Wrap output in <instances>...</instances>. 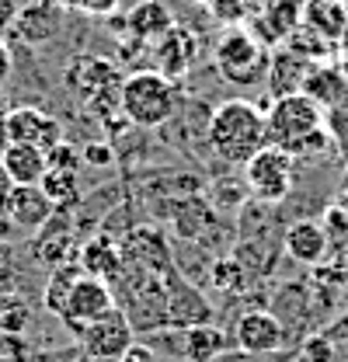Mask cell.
<instances>
[{
	"mask_svg": "<svg viewBox=\"0 0 348 362\" xmlns=\"http://www.w3.org/2000/svg\"><path fill=\"white\" fill-rule=\"evenodd\" d=\"M303 352L310 362H331L335 359V345L327 341V334H313V338L303 345Z\"/></svg>",
	"mask_w": 348,
	"mask_h": 362,
	"instance_id": "29",
	"label": "cell"
},
{
	"mask_svg": "<svg viewBox=\"0 0 348 362\" xmlns=\"http://www.w3.org/2000/svg\"><path fill=\"white\" fill-rule=\"evenodd\" d=\"M81 157H84L87 164H94V168H105V164H112V146H105V143H91Z\"/></svg>",
	"mask_w": 348,
	"mask_h": 362,
	"instance_id": "32",
	"label": "cell"
},
{
	"mask_svg": "<svg viewBox=\"0 0 348 362\" xmlns=\"http://www.w3.org/2000/svg\"><path fill=\"white\" fill-rule=\"evenodd\" d=\"M286 255L300 265H320L331 258V244L317 220H296L286 230Z\"/></svg>",
	"mask_w": 348,
	"mask_h": 362,
	"instance_id": "14",
	"label": "cell"
},
{
	"mask_svg": "<svg viewBox=\"0 0 348 362\" xmlns=\"http://www.w3.org/2000/svg\"><path fill=\"white\" fill-rule=\"evenodd\" d=\"M188 4H206V0H188Z\"/></svg>",
	"mask_w": 348,
	"mask_h": 362,
	"instance_id": "44",
	"label": "cell"
},
{
	"mask_svg": "<svg viewBox=\"0 0 348 362\" xmlns=\"http://www.w3.org/2000/svg\"><path fill=\"white\" fill-rule=\"evenodd\" d=\"M119 105H122V115L132 126L153 129V126H164L174 115L178 90H174L171 77H164L161 70H139V74H129L122 81Z\"/></svg>",
	"mask_w": 348,
	"mask_h": 362,
	"instance_id": "3",
	"label": "cell"
},
{
	"mask_svg": "<svg viewBox=\"0 0 348 362\" xmlns=\"http://www.w3.org/2000/svg\"><path fill=\"white\" fill-rule=\"evenodd\" d=\"M310 66H313V59L293 52L289 45L272 49V56H268V74H265V84L272 90V98H282V94H293V90L303 88V77L310 74Z\"/></svg>",
	"mask_w": 348,
	"mask_h": 362,
	"instance_id": "12",
	"label": "cell"
},
{
	"mask_svg": "<svg viewBox=\"0 0 348 362\" xmlns=\"http://www.w3.org/2000/svg\"><path fill=\"white\" fill-rule=\"evenodd\" d=\"M11 146V133H7V112H0V153Z\"/></svg>",
	"mask_w": 348,
	"mask_h": 362,
	"instance_id": "38",
	"label": "cell"
},
{
	"mask_svg": "<svg viewBox=\"0 0 348 362\" xmlns=\"http://www.w3.org/2000/svg\"><path fill=\"white\" fill-rule=\"evenodd\" d=\"M324 237H327V244H331V255L338 251V247H345L348 244V209L338 202V206H331L327 213H324Z\"/></svg>",
	"mask_w": 348,
	"mask_h": 362,
	"instance_id": "25",
	"label": "cell"
},
{
	"mask_svg": "<svg viewBox=\"0 0 348 362\" xmlns=\"http://www.w3.org/2000/svg\"><path fill=\"white\" fill-rule=\"evenodd\" d=\"M286 45H289L293 52L306 56V59H313V63H320V56H327V52L335 49V45L327 42V39H320V35H317L310 25H303V21H300V25H296V32L286 39Z\"/></svg>",
	"mask_w": 348,
	"mask_h": 362,
	"instance_id": "23",
	"label": "cell"
},
{
	"mask_svg": "<svg viewBox=\"0 0 348 362\" xmlns=\"http://www.w3.org/2000/svg\"><path fill=\"white\" fill-rule=\"evenodd\" d=\"M174 25L171 11L161 0H143L129 11V35H136L139 42H157L168 28Z\"/></svg>",
	"mask_w": 348,
	"mask_h": 362,
	"instance_id": "19",
	"label": "cell"
},
{
	"mask_svg": "<svg viewBox=\"0 0 348 362\" xmlns=\"http://www.w3.org/2000/svg\"><path fill=\"white\" fill-rule=\"evenodd\" d=\"M324 126H327L331 139H338V143H345L348 146V98L342 101V105H335V108L324 112Z\"/></svg>",
	"mask_w": 348,
	"mask_h": 362,
	"instance_id": "28",
	"label": "cell"
},
{
	"mask_svg": "<svg viewBox=\"0 0 348 362\" xmlns=\"http://www.w3.org/2000/svg\"><path fill=\"white\" fill-rule=\"evenodd\" d=\"M157 63H161V74L164 77H181L188 66H192V56H195V35L188 32V28H181V25H171L161 39H157Z\"/></svg>",
	"mask_w": 348,
	"mask_h": 362,
	"instance_id": "15",
	"label": "cell"
},
{
	"mask_svg": "<svg viewBox=\"0 0 348 362\" xmlns=\"http://www.w3.org/2000/svg\"><path fill=\"white\" fill-rule=\"evenodd\" d=\"M268 56L272 49L261 45L244 25L237 28H226L219 35L216 49H213V63H216V74L226 84H240V88H251V84H265V74H268Z\"/></svg>",
	"mask_w": 348,
	"mask_h": 362,
	"instance_id": "4",
	"label": "cell"
},
{
	"mask_svg": "<svg viewBox=\"0 0 348 362\" xmlns=\"http://www.w3.org/2000/svg\"><path fill=\"white\" fill-rule=\"evenodd\" d=\"M0 362H4V359H0Z\"/></svg>",
	"mask_w": 348,
	"mask_h": 362,
	"instance_id": "46",
	"label": "cell"
},
{
	"mask_svg": "<svg viewBox=\"0 0 348 362\" xmlns=\"http://www.w3.org/2000/svg\"><path fill=\"white\" fill-rule=\"evenodd\" d=\"M45 160H49V168H56V171H70V175H77V164H81V153L63 139V143H56L52 150H45Z\"/></svg>",
	"mask_w": 348,
	"mask_h": 362,
	"instance_id": "27",
	"label": "cell"
},
{
	"mask_svg": "<svg viewBox=\"0 0 348 362\" xmlns=\"http://www.w3.org/2000/svg\"><path fill=\"white\" fill-rule=\"evenodd\" d=\"M335 52H338V56H342V52H348V28L342 32V39L335 42Z\"/></svg>",
	"mask_w": 348,
	"mask_h": 362,
	"instance_id": "41",
	"label": "cell"
},
{
	"mask_svg": "<svg viewBox=\"0 0 348 362\" xmlns=\"http://www.w3.org/2000/svg\"><path fill=\"white\" fill-rule=\"evenodd\" d=\"M77 265H81L84 275H91V279L112 282V279L122 275V251H119L115 240H108V237H91L84 247L77 251Z\"/></svg>",
	"mask_w": 348,
	"mask_h": 362,
	"instance_id": "16",
	"label": "cell"
},
{
	"mask_svg": "<svg viewBox=\"0 0 348 362\" xmlns=\"http://www.w3.org/2000/svg\"><path fill=\"white\" fill-rule=\"evenodd\" d=\"M248 188L261 202H286L293 192V157L279 146H261L244 164Z\"/></svg>",
	"mask_w": 348,
	"mask_h": 362,
	"instance_id": "5",
	"label": "cell"
},
{
	"mask_svg": "<svg viewBox=\"0 0 348 362\" xmlns=\"http://www.w3.org/2000/svg\"><path fill=\"white\" fill-rule=\"evenodd\" d=\"M119 362H157V352L150 345H143V341H132L129 349L119 356Z\"/></svg>",
	"mask_w": 348,
	"mask_h": 362,
	"instance_id": "31",
	"label": "cell"
},
{
	"mask_svg": "<svg viewBox=\"0 0 348 362\" xmlns=\"http://www.w3.org/2000/svg\"><path fill=\"white\" fill-rule=\"evenodd\" d=\"M56 4H59L63 11H84L87 0H56Z\"/></svg>",
	"mask_w": 348,
	"mask_h": 362,
	"instance_id": "39",
	"label": "cell"
},
{
	"mask_svg": "<svg viewBox=\"0 0 348 362\" xmlns=\"http://www.w3.org/2000/svg\"><path fill=\"white\" fill-rule=\"evenodd\" d=\"M0 160H4V171H7L11 185H39L45 175V168H49L45 150L28 146V143H11V146L0 153Z\"/></svg>",
	"mask_w": 348,
	"mask_h": 362,
	"instance_id": "17",
	"label": "cell"
},
{
	"mask_svg": "<svg viewBox=\"0 0 348 362\" xmlns=\"http://www.w3.org/2000/svg\"><path fill=\"white\" fill-rule=\"evenodd\" d=\"M14 18H18V0H0V35L14 28Z\"/></svg>",
	"mask_w": 348,
	"mask_h": 362,
	"instance_id": "34",
	"label": "cell"
},
{
	"mask_svg": "<svg viewBox=\"0 0 348 362\" xmlns=\"http://www.w3.org/2000/svg\"><path fill=\"white\" fill-rule=\"evenodd\" d=\"M39 188H42L45 195H49V202H52V206H63V202L77 199V178H74L70 171H56V168H45L42 181H39Z\"/></svg>",
	"mask_w": 348,
	"mask_h": 362,
	"instance_id": "24",
	"label": "cell"
},
{
	"mask_svg": "<svg viewBox=\"0 0 348 362\" xmlns=\"http://www.w3.org/2000/svg\"><path fill=\"white\" fill-rule=\"evenodd\" d=\"M81 275H84V269H81L77 262H70V258L59 262V265H52V272H49V279H45V286H42V307L49 314L59 317L66 296H70V289L77 286Z\"/></svg>",
	"mask_w": 348,
	"mask_h": 362,
	"instance_id": "21",
	"label": "cell"
},
{
	"mask_svg": "<svg viewBox=\"0 0 348 362\" xmlns=\"http://www.w3.org/2000/svg\"><path fill=\"white\" fill-rule=\"evenodd\" d=\"M338 66L345 70V77H348V52H342V59H338Z\"/></svg>",
	"mask_w": 348,
	"mask_h": 362,
	"instance_id": "42",
	"label": "cell"
},
{
	"mask_svg": "<svg viewBox=\"0 0 348 362\" xmlns=\"http://www.w3.org/2000/svg\"><path fill=\"white\" fill-rule=\"evenodd\" d=\"M7 192H11V178H7L4 160H0V216H4V206H7Z\"/></svg>",
	"mask_w": 348,
	"mask_h": 362,
	"instance_id": "37",
	"label": "cell"
},
{
	"mask_svg": "<svg viewBox=\"0 0 348 362\" xmlns=\"http://www.w3.org/2000/svg\"><path fill=\"white\" fill-rule=\"evenodd\" d=\"M206 139L213 146L223 164L244 168L261 146H268L265 139V112L248 98H230L213 108L209 126H206Z\"/></svg>",
	"mask_w": 348,
	"mask_h": 362,
	"instance_id": "1",
	"label": "cell"
},
{
	"mask_svg": "<svg viewBox=\"0 0 348 362\" xmlns=\"http://www.w3.org/2000/svg\"><path fill=\"white\" fill-rule=\"evenodd\" d=\"M213 275H216L219 289H233V286H240V279H244L240 265H233V262H219L216 269H213Z\"/></svg>",
	"mask_w": 348,
	"mask_h": 362,
	"instance_id": "30",
	"label": "cell"
},
{
	"mask_svg": "<svg viewBox=\"0 0 348 362\" xmlns=\"http://www.w3.org/2000/svg\"><path fill=\"white\" fill-rule=\"evenodd\" d=\"M115 307V296H112V286L101 282V279H91V275H81L77 286L70 289L63 310H59V320L66 331L81 334L87 324H94L101 314H108Z\"/></svg>",
	"mask_w": 348,
	"mask_h": 362,
	"instance_id": "7",
	"label": "cell"
},
{
	"mask_svg": "<svg viewBox=\"0 0 348 362\" xmlns=\"http://www.w3.org/2000/svg\"><path fill=\"white\" fill-rule=\"evenodd\" d=\"M244 352L251 356H265V352H275L282 349L286 341V327L279 324V317L268 314V310H248L233 320V334H230Z\"/></svg>",
	"mask_w": 348,
	"mask_h": 362,
	"instance_id": "9",
	"label": "cell"
},
{
	"mask_svg": "<svg viewBox=\"0 0 348 362\" xmlns=\"http://www.w3.org/2000/svg\"><path fill=\"white\" fill-rule=\"evenodd\" d=\"M272 4H279V0H248V14H251V11H261V7H272Z\"/></svg>",
	"mask_w": 348,
	"mask_h": 362,
	"instance_id": "40",
	"label": "cell"
},
{
	"mask_svg": "<svg viewBox=\"0 0 348 362\" xmlns=\"http://www.w3.org/2000/svg\"><path fill=\"white\" fill-rule=\"evenodd\" d=\"M303 25H310L320 39L335 45L342 39V32L348 28V18H345V7L335 4V0H306L303 4Z\"/></svg>",
	"mask_w": 348,
	"mask_h": 362,
	"instance_id": "20",
	"label": "cell"
},
{
	"mask_svg": "<svg viewBox=\"0 0 348 362\" xmlns=\"http://www.w3.org/2000/svg\"><path fill=\"white\" fill-rule=\"evenodd\" d=\"M335 4H342V0H335Z\"/></svg>",
	"mask_w": 348,
	"mask_h": 362,
	"instance_id": "45",
	"label": "cell"
},
{
	"mask_svg": "<svg viewBox=\"0 0 348 362\" xmlns=\"http://www.w3.org/2000/svg\"><path fill=\"white\" fill-rule=\"evenodd\" d=\"M342 7H345V18H348V0H342Z\"/></svg>",
	"mask_w": 348,
	"mask_h": 362,
	"instance_id": "43",
	"label": "cell"
},
{
	"mask_svg": "<svg viewBox=\"0 0 348 362\" xmlns=\"http://www.w3.org/2000/svg\"><path fill=\"white\" fill-rule=\"evenodd\" d=\"M324 334H327V341H331L335 349H348V314L338 317V320H335Z\"/></svg>",
	"mask_w": 348,
	"mask_h": 362,
	"instance_id": "33",
	"label": "cell"
},
{
	"mask_svg": "<svg viewBox=\"0 0 348 362\" xmlns=\"http://www.w3.org/2000/svg\"><path fill=\"white\" fill-rule=\"evenodd\" d=\"M320 129H324V108L313 105L303 90L272 98V105L265 112V139H268V146L286 150L293 160H296V150Z\"/></svg>",
	"mask_w": 348,
	"mask_h": 362,
	"instance_id": "2",
	"label": "cell"
},
{
	"mask_svg": "<svg viewBox=\"0 0 348 362\" xmlns=\"http://www.w3.org/2000/svg\"><path fill=\"white\" fill-rule=\"evenodd\" d=\"M206 4H209V14L226 28H237L248 21V0H206Z\"/></svg>",
	"mask_w": 348,
	"mask_h": 362,
	"instance_id": "26",
	"label": "cell"
},
{
	"mask_svg": "<svg viewBox=\"0 0 348 362\" xmlns=\"http://www.w3.org/2000/svg\"><path fill=\"white\" fill-rule=\"evenodd\" d=\"M230 334H223L213 324H192L181 331V356L188 362H213L226 352Z\"/></svg>",
	"mask_w": 348,
	"mask_h": 362,
	"instance_id": "18",
	"label": "cell"
},
{
	"mask_svg": "<svg viewBox=\"0 0 348 362\" xmlns=\"http://www.w3.org/2000/svg\"><path fill=\"white\" fill-rule=\"evenodd\" d=\"M63 28V7L56 0H18V18L14 32L28 45L49 42Z\"/></svg>",
	"mask_w": 348,
	"mask_h": 362,
	"instance_id": "10",
	"label": "cell"
},
{
	"mask_svg": "<svg viewBox=\"0 0 348 362\" xmlns=\"http://www.w3.org/2000/svg\"><path fill=\"white\" fill-rule=\"evenodd\" d=\"M32 327V303L21 293L0 296V334H25Z\"/></svg>",
	"mask_w": 348,
	"mask_h": 362,
	"instance_id": "22",
	"label": "cell"
},
{
	"mask_svg": "<svg viewBox=\"0 0 348 362\" xmlns=\"http://www.w3.org/2000/svg\"><path fill=\"white\" fill-rule=\"evenodd\" d=\"M11 70H14V59H11V49L0 42V84L11 77Z\"/></svg>",
	"mask_w": 348,
	"mask_h": 362,
	"instance_id": "36",
	"label": "cell"
},
{
	"mask_svg": "<svg viewBox=\"0 0 348 362\" xmlns=\"http://www.w3.org/2000/svg\"><path fill=\"white\" fill-rule=\"evenodd\" d=\"M52 202L39 185H11L7 192V206H4V216L21 230H42L52 220Z\"/></svg>",
	"mask_w": 348,
	"mask_h": 362,
	"instance_id": "11",
	"label": "cell"
},
{
	"mask_svg": "<svg viewBox=\"0 0 348 362\" xmlns=\"http://www.w3.org/2000/svg\"><path fill=\"white\" fill-rule=\"evenodd\" d=\"M300 90H303L313 105H320V108L327 112V108L342 105L348 98V77L338 63H324V59H320V63L310 66V74L303 77V88Z\"/></svg>",
	"mask_w": 348,
	"mask_h": 362,
	"instance_id": "13",
	"label": "cell"
},
{
	"mask_svg": "<svg viewBox=\"0 0 348 362\" xmlns=\"http://www.w3.org/2000/svg\"><path fill=\"white\" fill-rule=\"evenodd\" d=\"M81 349L87 359L94 362H119V356L132 345V324L129 314L122 307H112L108 314H101L94 324H87L84 331L77 334Z\"/></svg>",
	"mask_w": 348,
	"mask_h": 362,
	"instance_id": "6",
	"label": "cell"
},
{
	"mask_svg": "<svg viewBox=\"0 0 348 362\" xmlns=\"http://www.w3.org/2000/svg\"><path fill=\"white\" fill-rule=\"evenodd\" d=\"M7 133H11V143H28L39 150H52L56 143H63V126L49 112L32 105L7 108Z\"/></svg>",
	"mask_w": 348,
	"mask_h": 362,
	"instance_id": "8",
	"label": "cell"
},
{
	"mask_svg": "<svg viewBox=\"0 0 348 362\" xmlns=\"http://www.w3.org/2000/svg\"><path fill=\"white\" fill-rule=\"evenodd\" d=\"M122 0H87L84 4V14H94V18H101V14H112L115 7H119Z\"/></svg>",
	"mask_w": 348,
	"mask_h": 362,
	"instance_id": "35",
	"label": "cell"
}]
</instances>
